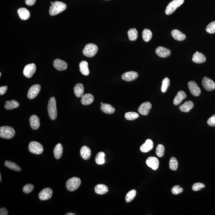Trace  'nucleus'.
Listing matches in <instances>:
<instances>
[{
    "label": "nucleus",
    "mask_w": 215,
    "mask_h": 215,
    "mask_svg": "<svg viewBox=\"0 0 215 215\" xmlns=\"http://www.w3.org/2000/svg\"><path fill=\"white\" fill-rule=\"evenodd\" d=\"M67 8V5L64 3L56 1L52 4L49 10V13L50 15L55 16L60 13Z\"/></svg>",
    "instance_id": "1"
},
{
    "label": "nucleus",
    "mask_w": 215,
    "mask_h": 215,
    "mask_svg": "<svg viewBox=\"0 0 215 215\" xmlns=\"http://www.w3.org/2000/svg\"><path fill=\"white\" fill-rule=\"evenodd\" d=\"M47 110L49 116L52 120H55L57 117V110L56 108V102L55 98H50L48 102Z\"/></svg>",
    "instance_id": "2"
},
{
    "label": "nucleus",
    "mask_w": 215,
    "mask_h": 215,
    "mask_svg": "<svg viewBox=\"0 0 215 215\" xmlns=\"http://www.w3.org/2000/svg\"><path fill=\"white\" fill-rule=\"evenodd\" d=\"M15 134L14 129L11 127L4 126L0 128V137L6 139H11Z\"/></svg>",
    "instance_id": "3"
},
{
    "label": "nucleus",
    "mask_w": 215,
    "mask_h": 215,
    "mask_svg": "<svg viewBox=\"0 0 215 215\" xmlns=\"http://www.w3.org/2000/svg\"><path fill=\"white\" fill-rule=\"evenodd\" d=\"M98 51L97 46L96 45L90 43L86 45L83 50V53L84 55L86 57H92L96 54Z\"/></svg>",
    "instance_id": "4"
},
{
    "label": "nucleus",
    "mask_w": 215,
    "mask_h": 215,
    "mask_svg": "<svg viewBox=\"0 0 215 215\" xmlns=\"http://www.w3.org/2000/svg\"><path fill=\"white\" fill-rule=\"evenodd\" d=\"M184 0H173L170 2L166 8L165 13L167 15H170L184 3Z\"/></svg>",
    "instance_id": "5"
},
{
    "label": "nucleus",
    "mask_w": 215,
    "mask_h": 215,
    "mask_svg": "<svg viewBox=\"0 0 215 215\" xmlns=\"http://www.w3.org/2000/svg\"><path fill=\"white\" fill-rule=\"evenodd\" d=\"M81 184L80 179L77 177H73L67 180L66 187L70 191H74L77 189Z\"/></svg>",
    "instance_id": "6"
},
{
    "label": "nucleus",
    "mask_w": 215,
    "mask_h": 215,
    "mask_svg": "<svg viewBox=\"0 0 215 215\" xmlns=\"http://www.w3.org/2000/svg\"><path fill=\"white\" fill-rule=\"evenodd\" d=\"M28 149L30 153L39 155L43 153L44 148L42 144L37 141H31L28 145Z\"/></svg>",
    "instance_id": "7"
},
{
    "label": "nucleus",
    "mask_w": 215,
    "mask_h": 215,
    "mask_svg": "<svg viewBox=\"0 0 215 215\" xmlns=\"http://www.w3.org/2000/svg\"><path fill=\"white\" fill-rule=\"evenodd\" d=\"M202 85L206 90L208 91H211L215 89V83L211 79L204 76L203 78Z\"/></svg>",
    "instance_id": "8"
},
{
    "label": "nucleus",
    "mask_w": 215,
    "mask_h": 215,
    "mask_svg": "<svg viewBox=\"0 0 215 215\" xmlns=\"http://www.w3.org/2000/svg\"><path fill=\"white\" fill-rule=\"evenodd\" d=\"M188 86L190 93L194 96H198L201 93V89L198 85L194 81H190L188 83Z\"/></svg>",
    "instance_id": "9"
},
{
    "label": "nucleus",
    "mask_w": 215,
    "mask_h": 215,
    "mask_svg": "<svg viewBox=\"0 0 215 215\" xmlns=\"http://www.w3.org/2000/svg\"><path fill=\"white\" fill-rule=\"evenodd\" d=\"M37 67L34 63L27 65L24 68L23 74L26 77L30 78L32 77L33 75L35 73Z\"/></svg>",
    "instance_id": "10"
},
{
    "label": "nucleus",
    "mask_w": 215,
    "mask_h": 215,
    "mask_svg": "<svg viewBox=\"0 0 215 215\" xmlns=\"http://www.w3.org/2000/svg\"><path fill=\"white\" fill-rule=\"evenodd\" d=\"M152 108V105L150 102H145L142 103L138 108V112L141 115L146 116L149 113V110Z\"/></svg>",
    "instance_id": "11"
},
{
    "label": "nucleus",
    "mask_w": 215,
    "mask_h": 215,
    "mask_svg": "<svg viewBox=\"0 0 215 215\" xmlns=\"http://www.w3.org/2000/svg\"><path fill=\"white\" fill-rule=\"evenodd\" d=\"M53 194L51 189L46 188L42 190L39 194V198L41 200H46L51 198Z\"/></svg>",
    "instance_id": "12"
},
{
    "label": "nucleus",
    "mask_w": 215,
    "mask_h": 215,
    "mask_svg": "<svg viewBox=\"0 0 215 215\" xmlns=\"http://www.w3.org/2000/svg\"><path fill=\"white\" fill-rule=\"evenodd\" d=\"M41 90V86L39 85H35L30 88L28 90V97L30 99H34L38 95Z\"/></svg>",
    "instance_id": "13"
},
{
    "label": "nucleus",
    "mask_w": 215,
    "mask_h": 215,
    "mask_svg": "<svg viewBox=\"0 0 215 215\" xmlns=\"http://www.w3.org/2000/svg\"><path fill=\"white\" fill-rule=\"evenodd\" d=\"M146 163L149 167H150L154 170H157L159 166V161L155 157H148L146 161Z\"/></svg>",
    "instance_id": "14"
},
{
    "label": "nucleus",
    "mask_w": 215,
    "mask_h": 215,
    "mask_svg": "<svg viewBox=\"0 0 215 215\" xmlns=\"http://www.w3.org/2000/svg\"><path fill=\"white\" fill-rule=\"evenodd\" d=\"M138 74L137 72L134 71L127 72L122 75L123 80L126 81H131L135 80L138 77Z\"/></svg>",
    "instance_id": "15"
},
{
    "label": "nucleus",
    "mask_w": 215,
    "mask_h": 215,
    "mask_svg": "<svg viewBox=\"0 0 215 215\" xmlns=\"http://www.w3.org/2000/svg\"><path fill=\"white\" fill-rule=\"evenodd\" d=\"M155 52L159 56L164 58L169 57L171 54V51L169 49L162 46L157 47Z\"/></svg>",
    "instance_id": "16"
},
{
    "label": "nucleus",
    "mask_w": 215,
    "mask_h": 215,
    "mask_svg": "<svg viewBox=\"0 0 215 215\" xmlns=\"http://www.w3.org/2000/svg\"><path fill=\"white\" fill-rule=\"evenodd\" d=\"M53 66L56 70L60 71H64L67 69V63L64 61L60 60V59H56L53 61Z\"/></svg>",
    "instance_id": "17"
},
{
    "label": "nucleus",
    "mask_w": 215,
    "mask_h": 215,
    "mask_svg": "<svg viewBox=\"0 0 215 215\" xmlns=\"http://www.w3.org/2000/svg\"><path fill=\"white\" fill-rule=\"evenodd\" d=\"M192 60L196 63H202L206 61V58L203 53L197 51L193 54Z\"/></svg>",
    "instance_id": "18"
},
{
    "label": "nucleus",
    "mask_w": 215,
    "mask_h": 215,
    "mask_svg": "<svg viewBox=\"0 0 215 215\" xmlns=\"http://www.w3.org/2000/svg\"><path fill=\"white\" fill-rule=\"evenodd\" d=\"M186 97H187V94L183 90L179 91L174 98L173 104L175 106L180 105L183 100L185 99Z\"/></svg>",
    "instance_id": "19"
},
{
    "label": "nucleus",
    "mask_w": 215,
    "mask_h": 215,
    "mask_svg": "<svg viewBox=\"0 0 215 215\" xmlns=\"http://www.w3.org/2000/svg\"><path fill=\"white\" fill-rule=\"evenodd\" d=\"M154 147L153 141L150 139L146 140L145 143L143 144L140 147V150L143 153H147L151 150Z\"/></svg>",
    "instance_id": "20"
},
{
    "label": "nucleus",
    "mask_w": 215,
    "mask_h": 215,
    "mask_svg": "<svg viewBox=\"0 0 215 215\" xmlns=\"http://www.w3.org/2000/svg\"><path fill=\"white\" fill-rule=\"evenodd\" d=\"M171 35L174 39L177 40V41H183L186 38L185 34H183L181 31L178 30H173L171 32Z\"/></svg>",
    "instance_id": "21"
},
{
    "label": "nucleus",
    "mask_w": 215,
    "mask_h": 215,
    "mask_svg": "<svg viewBox=\"0 0 215 215\" xmlns=\"http://www.w3.org/2000/svg\"><path fill=\"white\" fill-rule=\"evenodd\" d=\"M30 126L34 130H37L39 128L40 125L39 118L37 115H33L30 118Z\"/></svg>",
    "instance_id": "22"
},
{
    "label": "nucleus",
    "mask_w": 215,
    "mask_h": 215,
    "mask_svg": "<svg viewBox=\"0 0 215 215\" xmlns=\"http://www.w3.org/2000/svg\"><path fill=\"white\" fill-rule=\"evenodd\" d=\"M194 106V104L191 101H188L179 107V109L182 112H188Z\"/></svg>",
    "instance_id": "23"
},
{
    "label": "nucleus",
    "mask_w": 215,
    "mask_h": 215,
    "mask_svg": "<svg viewBox=\"0 0 215 215\" xmlns=\"http://www.w3.org/2000/svg\"><path fill=\"white\" fill-rule=\"evenodd\" d=\"M19 17L22 20H27L30 18V11L25 8H19L17 11Z\"/></svg>",
    "instance_id": "24"
},
{
    "label": "nucleus",
    "mask_w": 215,
    "mask_h": 215,
    "mask_svg": "<svg viewBox=\"0 0 215 215\" xmlns=\"http://www.w3.org/2000/svg\"><path fill=\"white\" fill-rule=\"evenodd\" d=\"M80 154L82 158L84 159H89L91 155L90 149L86 146H83L81 149Z\"/></svg>",
    "instance_id": "25"
},
{
    "label": "nucleus",
    "mask_w": 215,
    "mask_h": 215,
    "mask_svg": "<svg viewBox=\"0 0 215 215\" xmlns=\"http://www.w3.org/2000/svg\"><path fill=\"white\" fill-rule=\"evenodd\" d=\"M94 100V98L93 95L90 94H86L81 97V102L84 105H90Z\"/></svg>",
    "instance_id": "26"
},
{
    "label": "nucleus",
    "mask_w": 215,
    "mask_h": 215,
    "mask_svg": "<svg viewBox=\"0 0 215 215\" xmlns=\"http://www.w3.org/2000/svg\"><path fill=\"white\" fill-rule=\"evenodd\" d=\"M63 152L62 145L61 144H57L53 150V154L55 157L57 159H59L61 158Z\"/></svg>",
    "instance_id": "27"
},
{
    "label": "nucleus",
    "mask_w": 215,
    "mask_h": 215,
    "mask_svg": "<svg viewBox=\"0 0 215 215\" xmlns=\"http://www.w3.org/2000/svg\"><path fill=\"white\" fill-rule=\"evenodd\" d=\"M101 110L104 113L111 115L115 112V109L109 104H103L101 106Z\"/></svg>",
    "instance_id": "28"
},
{
    "label": "nucleus",
    "mask_w": 215,
    "mask_h": 215,
    "mask_svg": "<svg viewBox=\"0 0 215 215\" xmlns=\"http://www.w3.org/2000/svg\"><path fill=\"white\" fill-rule=\"evenodd\" d=\"M95 193L98 194L102 195L106 194L109 191V188L103 184H97L95 188Z\"/></svg>",
    "instance_id": "29"
},
{
    "label": "nucleus",
    "mask_w": 215,
    "mask_h": 215,
    "mask_svg": "<svg viewBox=\"0 0 215 215\" xmlns=\"http://www.w3.org/2000/svg\"><path fill=\"white\" fill-rule=\"evenodd\" d=\"M74 93L76 97H81L83 96L84 87L81 83H78L74 88Z\"/></svg>",
    "instance_id": "30"
},
{
    "label": "nucleus",
    "mask_w": 215,
    "mask_h": 215,
    "mask_svg": "<svg viewBox=\"0 0 215 215\" xmlns=\"http://www.w3.org/2000/svg\"><path fill=\"white\" fill-rule=\"evenodd\" d=\"M80 71L82 74L87 76L89 75V70L88 68V63L86 61H83L79 64Z\"/></svg>",
    "instance_id": "31"
},
{
    "label": "nucleus",
    "mask_w": 215,
    "mask_h": 215,
    "mask_svg": "<svg viewBox=\"0 0 215 215\" xmlns=\"http://www.w3.org/2000/svg\"><path fill=\"white\" fill-rule=\"evenodd\" d=\"M19 106V103L16 100H11L10 101H7L6 102L5 105V109L10 110L14 109H16Z\"/></svg>",
    "instance_id": "32"
},
{
    "label": "nucleus",
    "mask_w": 215,
    "mask_h": 215,
    "mask_svg": "<svg viewBox=\"0 0 215 215\" xmlns=\"http://www.w3.org/2000/svg\"><path fill=\"white\" fill-rule=\"evenodd\" d=\"M128 38L131 41H135L138 37V32L136 29H130L128 32Z\"/></svg>",
    "instance_id": "33"
},
{
    "label": "nucleus",
    "mask_w": 215,
    "mask_h": 215,
    "mask_svg": "<svg viewBox=\"0 0 215 215\" xmlns=\"http://www.w3.org/2000/svg\"><path fill=\"white\" fill-rule=\"evenodd\" d=\"M5 166L7 167V168L13 170L14 171H21V167L17 165V164H15V163L11 162V161H5Z\"/></svg>",
    "instance_id": "34"
},
{
    "label": "nucleus",
    "mask_w": 215,
    "mask_h": 215,
    "mask_svg": "<svg viewBox=\"0 0 215 215\" xmlns=\"http://www.w3.org/2000/svg\"><path fill=\"white\" fill-rule=\"evenodd\" d=\"M143 38L144 41L149 42L150 41L152 38V33L150 30L148 29H145L142 32Z\"/></svg>",
    "instance_id": "35"
},
{
    "label": "nucleus",
    "mask_w": 215,
    "mask_h": 215,
    "mask_svg": "<svg viewBox=\"0 0 215 215\" xmlns=\"http://www.w3.org/2000/svg\"><path fill=\"white\" fill-rule=\"evenodd\" d=\"M105 154L103 152H100L98 153L95 157V161L98 164H105Z\"/></svg>",
    "instance_id": "36"
},
{
    "label": "nucleus",
    "mask_w": 215,
    "mask_h": 215,
    "mask_svg": "<svg viewBox=\"0 0 215 215\" xmlns=\"http://www.w3.org/2000/svg\"><path fill=\"white\" fill-rule=\"evenodd\" d=\"M136 194V191L133 189L129 191L125 196V200L126 203H129L133 200Z\"/></svg>",
    "instance_id": "37"
},
{
    "label": "nucleus",
    "mask_w": 215,
    "mask_h": 215,
    "mask_svg": "<svg viewBox=\"0 0 215 215\" xmlns=\"http://www.w3.org/2000/svg\"><path fill=\"white\" fill-rule=\"evenodd\" d=\"M169 166L170 169L173 171H176L178 167V161L175 157H173L170 160Z\"/></svg>",
    "instance_id": "38"
},
{
    "label": "nucleus",
    "mask_w": 215,
    "mask_h": 215,
    "mask_svg": "<svg viewBox=\"0 0 215 215\" xmlns=\"http://www.w3.org/2000/svg\"><path fill=\"white\" fill-rule=\"evenodd\" d=\"M139 117V115L136 112H126L125 115V119L128 120H134Z\"/></svg>",
    "instance_id": "39"
},
{
    "label": "nucleus",
    "mask_w": 215,
    "mask_h": 215,
    "mask_svg": "<svg viewBox=\"0 0 215 215\" xmlns=\"http://www.w3.org/2000/svg\"><path fill=\"white\" fill-rule=\"evenodd\" d=\"M164 147L162 144H159L157 146L156 149V154L157 156L160 157H162L164 155Z\"/></svg>",
    "instance_id": "40"
},
{
    "label": "nucleus",
    "mask_w": 215,
    "mask_h": 215,
    "mask_svg": "<svg viewBox=\"0 0 215 215\" xmlns=\"http://www.w3.org/2000/svg\"><path fill=\"white\" fill-rule=\"evenodd\" d=\"M170 80L168 78H165L162 81V85L161 90L163 93H165L170 85Z\"/></svg>",
    "instance_id": "41"
},
{
    "label": "nucleus",
    "mask_w": 215,
    "mask_h": 215,
    "mask_svg": "<svg viewBox=\"0 0 215 215\" xmlns=\"http://www.w3.org/2000/svg\"><path fill=\"white\" fill-rule=\"evenodd\" d=\"M206 30L209 34H213L215 33V21L208 24L206 27Z\"/></svg>",
    "instance_id": "42"
},
{
    "label": "nucleus",
    "mask_w": 215,
    "mask_h": 215,
    "mask_svg": "<svg viewBox=\"0 0 215 215\" xmlns=\"http://www.w3.org/2000/svg\"><path fill=\"white\" fill-rule=\"evenodd\" d=\"M34 188V186L32 184H26L23 188V191L26 194H29L32 191Z\"/></svg>",
    "instance_id": "43"
},
{
    "label": "nucleus",
    "mask_w": 215,
    "mask_h": 215,
    "mask_svg": "<svg viewBox=\"0 0 215 215\" xmlns=\"http://www.w3.org/2000/svg\"><path fill=\"white\" fill-rule=\"evenodd\" d=\"M183 189L182 188L180 187V186H174L172 189V193L173 194L177 195L183 193Z\"/></svg>",
    "instance_id": "44"
},
{
    "label": "nucleus",
    "mask_w": 215,
    "mask_h": 215,
    "mask_svg": "<svg viewBox=\"0 0 215 215\" xmlns=\"http://www.w3.org/2000/svg\"><path fill=\"white\" fill-rule=\"evenodd\" d=\"M205 187L204 184L200 183H194L192 189L194 191H198L199 190L202 189Z\"/></svg>",
    "instance_id": "45"
},
{
    "label": "nucleus",
    "mask_w": 215,
    "mask_h": 215,
    "mask_svg": "<svg viewBox=\"0 0 215 215\" xmlns=\"http://www.w3.org/2000/svg\"><path fill=\"white\" fill-rule=\"evenodd\" d=\"M207 123L210 126H215V115L209 118L207 121Z\"/></svg>",
    "instance_id": "46"
},
{
    "label": "nucleus",
    "mask_w": 215,
    "mask_h": 215,
    "mask_svg": "<svg viewBox=\"0 0 215 215\" xmlns=\"http://www.w3.org/2000/svg\"><path fill=\"white\" fill-rule=\"evenodd\" d=\"M7 86H2L0 87V95H3L6 93L7 90Z\"/></svg>",
    "instance_id": "47"
},
{
    "label": "nucleus",
    "mask_w": 215,
    "mask_h": 215,
    "mask_svg": "<svg viewBox=\"0 0 215 215\" xmlns=\"http://www.w3.org/2000/svg\"><path fill=\"white\" fill-rule=\"evenodd\" d=\"M37 0H26L25 3L27 5L32 6L35 4Z\"/></svg>",
    "instance_id": "48"
},
{
    "label": "nucleus",
    "mask_w": 215,
    "mask_h": 215,
    "mask_svg": "<svg viewBox=\"0 0 215 215\" xmlns=\"http://www.w3.org/2000/svg\"><path fill=\"white\" fill-rule=\"evenodd\" d=\"M0 215H8V212L6 209L5 208H2L0 209Z\"/></svg>",
    "instance_id": "49"
},
{
    "label": "nucleus",
    "mask_w": 215,
    "mask_h": 215,
    "mask_svg": "<svg viewBox=\"0 0 215 215\" xmlns=\"http://www.w3.org/2000/svg\"><path fill=\"white\" fill-rule=\"evenodd\" d=\"M66 215H75V214H74V213H66Z\"/></svg>",
    "instance_id": "50"
},
{
    "label": "nucleus",
    "mask_w": 215,
    "mask_h": 215,
    "mask_svg": "<svg viewBox=\"0 0 215 215\" xmlns=\"http://www.w3.org/2000/svg\"><path fill=\"white\" fill-rule=\"evenodd\" d=\"M0 181H1V182L2 181V179H1V174H0Z\"/></svg>",
    "instance_id": "51"
},
{
    "label": "nucleus",
    "mask_w": 215,
    "mask_h": 215,
    "mask_svg": "<svg viewBox=\"0 0 215 215\" xmlns=\"http://www.w3.org/2000/svg\"><path fill=\"white\" fill-rule=\"evenodd\" d=\"M101 105H102V104H103V102H101Z\"/></svg>",
    "instance_id": "52"
},
{
    "label": "nucleus",
    "mask_w": 215,
    "mask_h": 215,
    "mask_svg": "<svg viewBox=\"0 0 215 215\" xmlns=\"http://www.w3.org/2000/svg\"><path fill=\"white\" fill-rule=\"evenodd\" d=\"M1 76V73H0V76Z\"/></svg>",
    "instance_id": "53"
},
{
    "label": "nucleus",
    "mask_w": 215,
    "mask_h": 215,
    "mask_svg": "<svg viewBox=\"0 0 215 215\" xmlns=\"http://www.w3.org/2000/svg\"><path fill=\"white\" fill-rule=\"evenodd\" d=\"M51 4H52L53 3V2H51Z\"/></svg>",
    "instance_id": "54"
}]
</instances>
